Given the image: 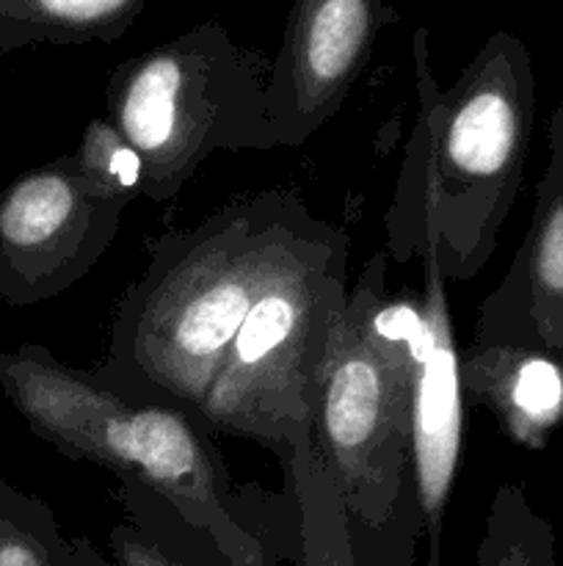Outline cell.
<instances>
[{
	"instance_id": "1",
	"label": "cell",
	"mask_w": 563,
	"mask_h": 566,
	"mask_svg": "<svg viewBox=\"0 0 563 566\" xmlns=\"http://www.w3.org/2000/svg\"><path fill=\"white\" fill-rule=\"evenodd\" d=\"M417 116L386 208V254H431L445 282L486 269L517 202L535 119V75L511 31L486 39L450 88L431 70L428 28L412 39Z\"/></svg>"
},
{
	"instance_id": "2",
	"label": "cell",
	"mask_w": 563,
	"mask_h": 566,
	"mask_svg": "<svg viewBox=\"0 0 563 566\" xmlns=\"http://www.w3.org/2000/svg\"><path fill=\"white\" fill-rule=\"evenodd\" d=\"M312 219L296 191L270 188L160 235L116 304L94 376L121 396L199 415L248 310Z\"/></svg>"
},
{
	"instance_id": "3",
	"label": "cell",
	"mask_w": 563,
	"mask_h": 566,
	"mask_svg": "<svg viewBox=\"0 0 563 566\" xmlns=\"http://www.w3.org/2000/svg\"><path fill=\"white\" fill-rule=\"evenodd\" d=\"M0 387L39 440L149 492L188 531L202 566L279 564L282 509L263 506L265 492L235 490L196 412L121 396L42 346L0 354Z\"/></svg>"
},
{
	"instance_id": "4",
	"label": "cell",
	"mask_w": 563,
	"mask_h": 566,
	"mask_svg": "<svg viewBox=\"0 0 563 566\" xmlns=\"http://www.w3.org/2000/svg\"><path fill=\"white\" fill-rule=\"evenodd\" d=\"M386 269L390 254H373L351 285L309 426L357 566H414L423 536L412 453L423 310L390 293Z\"/></svg>"
},
{
	"instance_id": "5",
	"label": "cell",
	"mask_w": 563,
	"mask_h": 566,
	"mask_svg": "<svg viewBox=\"0 0 563 566\" xmlns=\"http://www.w3.org/2000/svg\"><path fill=\"white\" fill-rule=\"evenodd\" d=\"M270 59L210 20L130 55L105 86L108 122L144 164V197L171 202L213 153H270Z\"/></svg>"
},
{
	"instance_id": "6",
	"label": "cell",
	"mask_w": 563,
	"mask_h": 566,
	"mask_svg": "<svg viewBox=\"0 0 563 566\" xmlns=\"http://www.w3.org/2000/svg\"><path fill=\"white\" fill-rule=\"evenodd\" d=\"M348 293V235L315 216L248 310L199 418L285 457L312 426Z\"/></svg>"
},
{
	"instance_id": "7",
	"label": "cell",
	"mask_w": 563,
	"mask_h": 566,
	"mask_svg": "<svg viewBox=\"0 0 563 566\" xmlns=\"http://www.w3.org/2000/svg\"><path fill=\"white\" fill-rule=\"evenodd\" d=\"M121 216L94 197L72 155L22 175L0 197V296L11 304L59 296L103 260Z\"/></svg>"
},
{
	"instance_id": "8",
	"label": "cell",
	"mask_w": 563,
	"mask_h": 566,
	"mask_svg": "<svg viewBox=\"0 0 563 566\" xmlns=\"http://www.w3.org/2000/svg\"><path fill=\"white\" fill-rule=\"evenodd\" d=\"M397 20L401 14L384 0H293L265 83L276 149L301 147L342 108L375 39Z\"/></svg>"
},
{
	"instance_id": "9",
	"label": "cell",
	"mask_w": 563,
	"mask_h": 566,
	"mask_svg": "<svg viewBox=\"0 0 563 566\" xmlns=\"http://www.w3.org/2000/svg\"><path fill=\"white\" fill-rule=\"evenodd\" d=\"M423 265V348L414 374L412 453L417 506L425 536V566L442 564V531L445 512L461 468L464 446V392L458 379V346L453 335L447 282L431 254Z\"/></svg>"
},
{
	"instance_id": "10",
	"label": "cell",
	"mask_w": 563,
	"mask_h": 566,
	"mask_svg": "<svg viewBox=\"0 0 563 566\" xmlns=\"http://www.w3.org/2000/svg\"><path fill=\"white\" fill-rule=\"evenodd\" d=\"M472 343L533 348L563 363V92L550 119V164L500 285L480 302Z\"/></svg>"
},
{
	"instance_id": "11",
	"label": "cell",
	"mask_w": 563,
	"mask_h": 566,
	"mask_svg": "<svg viewBox=\"0 0 563 566\" xmlns=\"http://www.w3.org/2000/svg\"><path fill=\"white\" fill-rule=\"evenodd\" d=\"M458 379L464 401L489 409L513 446L541 451L563 423V363L550 354L469 340Z\"/></svg>"
},
{
	"instance_id": "12",
	"label": "cell",
	"mask_w": 563,
	"mask_h": 566,
	"mask_svg": "<svg viewBox=\"0 0 563 566\" xmlns=\"http://www.w3.org/2000/svg\"><path fill=\"white\" fill-rule=\"evenodd\" d=\"M293 497V536L285 558L293 566H357L346 509L312 446V434L298 431L290 451L279 459Z\"/></svg>"
},
{
	"instance_id": "13",
	"label": "cell",
	"mask_w": 563,
	"mask_h": 566,
	"mask_svg": "<svg viewBox=\"0 0 563 566\" xmlns=\"http://www.w3.org/2000/svg\"><path fill=\"white\" fill-rule=\"evenodd\" d=\"M147 0H0V48L114 42Z\"/></svg>"
},
{
	"instance_id": "14",
	"label": "cell",
	"mask_w": 563,
	"mask_h": 566,
	"mask_svg": "<svg viewBox=\"0 0 563 566\" xmlns=\"http://www.w3.org/2000/svg\"><path fill=\"white\" fill-rule=\"evenodd\" d=\"M478 566H555V528L519 484H500L489 503Z\"/></svg>"
},
{
	"instance_id": "15",
	"label": "cell",
	"mask_w": 563,
	"mask_h": 566,
	"mask_svg": "<svg viewBox=\"0 0 563 566\" xmlns=\"http://www.w3.org/2000/svg\"><path fill=\"white\" fill-rule=\"evenodd\" d=\"M0 566H75V545L50 506L0 481Z\"/></svg>"
},
{
	"instance_id": "16",
	"label": "cell",
	"mask_w": 563,
	"mask_h": 566,
	"mask_svg": "<svg viewBox=\"0 0 563 566\" xmlns=\"http://www.w3.org/2000/svg\"><path fill=\"white\" fill-rule=\"evenodd\" d=\"M72 155L77 175L108 208L125 213L144 197V164L132 144L108 119H92Z\"/></svg>"
},
{
	"instance_id": "17",
	"label": "cell",
	"mask_w": 563,
	"mask_h": 566,
	"mask_svg": "<svg viewBox=\"0 0 563 566\" xmlns=\"http://www.w3.org/2000/svg\"><path fill=\"white\" fill-rule=\"evenodd\" d=\"M110 562L114 566H199L155 539L149 531L132 523H119L110 531Z\"/></svg>"
},
{
	"instance_id": "18",
	"label": "cell",
	"mask_w": 563,
	"mask_h": 566,
	"mask_svg": "<svg viewBox=\"0 0 563 566\" xmlns=\"http://www.w3.org/2000/svg\"><path fill=\"white\" fill-rule=\"evenodd\" d=\"M72 545H75V566H114V562H110V558H105L103 553H99L97 547L86 539V536H77V539H72Z\"/></svg>"
}]
</instances>
